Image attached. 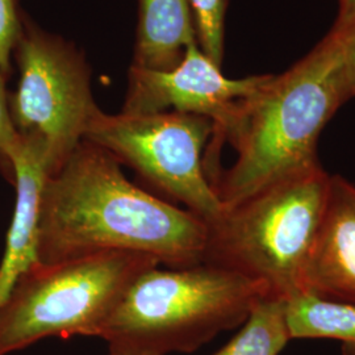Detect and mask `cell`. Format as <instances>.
<instances>
[{"label":"cell","mask_w":355,"mask_h":355,"mask_svg":"<svg viewBox=\"0 0 355 355\" xmlns=\"http://www.w3.org/2000/svg\"><path fill=\"white\" fill-rule=\"evenodd\" d=\"M208 224L132 183L111 153L83 140L46 175L38 207V258L54 263L108 252L145 254L168 268L204 263Z\"/></svg>","instance_id":"cell-1"},{"label":"cell","mask_w":355,"mask_h":355,"mask_svg":"<svg viewBox=\"0 0 355 355\" xmlns=\"http://www.w3.org/2000/svg\"><path fill=\"white\" fill-rule=\"evenodd\" d=\"M302 293L355 305V184L330 175L324 215L305 265Z\"/></svg>","instance_id":"cell-9"},{"label":"cell","mask_w":355,"mask_h":355,"mask_svg":"<svg viewBox=\"0 0 355 355\" xmlns=\"http://www.w3.org/2000/svg\"><path fill=\"white\" fill-rule=\"evenodd\" d=\"M266 76L230 79L192 42L170 70L129 67L125 101L120 112L149 114L182 112L207 117L214 124L204 154L207 177L214 183L221 173L220 150L242 103L262 86Z\"/></svg>","instance_id":"cell-8"},{"label":"cell","mask_w":355,"mask_h":355,"mask_svg":"<svg viewBox=\"0 0 355 355\" xmlns=\"http://www.w3.org/2000/svg\"><path fill=\"white\" fill-rule=\"evenodd\" d=\"M199 48L216 64L224 58V35L228 0H189Z\"/></svg>","instance_id":"cell-14"},{"label":"cell","mask_w":355,"mask_h":355,"mask_svg":"<svg viewBox=\"0 0 355 355\" xmlns=\"http://www.w3.org/2000/svg\"><path fill=\"white\" fill-rule=\"evenodd\" d=\"M11 164L16 202L0 262V306L6 303L20 278L40 262L38 207L41 189L48 175L40 148L20 136Z\"/></svg>","instance_id":"cell-10"},{"label":"cell","mask_w":355,"mask_h":355,"mask_svg":"<svg viewBox=\"0 0 355 355\" xmlns=\"http://www.w3.org/2000/svg\"><path fill=\"white\" fill-rule=\"evenodd\" d=\"M214 124L199 114L159 112L110 114L99 110L85 140L111 153L168 202L214 223L224 212L204 167Z\"/></svg>","instance_id":"cell-7"},{"label":"cell","mask_w":355,"mask_h":355,"mask_svg":"<svg viewBox=\"0 0 355 355\" xmlns=\"http://www.w3.org/2000/svg\"><path fill=\"white\" fill-rule=\"evenodd\" d=\"M340 35L343 36L341 89H343V101L346 102L350 98L355 96V28Z\"/></svg>","instance_id":"cell-17"},{"label":"cell","mask_w":355,"mask_h":355,"mask_svg":"<svg viewBox=\"0 0 355 355\" xmlns=\"http://www.w3.org/2000/svg\"><path fill=\"white\" fill-rule=\"evenodd\" d=\"M291 340H334L343 355H355V305L300 293L287 300Z\"/></svg>","instance_id":"cell-12"},{"label":"cell","mask_w":355,"mask_h":355,"mask_svg":"<svg viewBox=\"0 0 355 355\" xmlns=\"http://www.w3.org/2000/svg\"><path fill=\"white\" fill-rule=\"evenodd\" d=\"M290 341L287 300L266 295L255 304L240 331L214 355H279Z\"/></svg>","instance_id":"cell-13"},{"label":"cell","mask_w":355,"mask_h":355,"mask_svg":"<svg viewBox=\"0 0 355 355\" xmlns=\"http://www.w3.org/2000/svg\"><path fill=\"white\" fill-rule=\"evenodd\" d=\"M108 355H145V354H130V353H121V352H114V350H108Z\"/></svg>","instance_id":"cell-19"},{"label":"cell","mask_w":355,"mask_h":355,"mask_svg":"<svg viewBox=\"0 0 355 355\" xmlns=\"http://www.w3.org/2000/svg\"><path fill=\"white\" fill-rule=\"evenodd\" d=\"M157 266L150 255L127 252L38 262L0 306V355L49 337H99L133 282Z\"/></svg>","instance_id":"cell-5"},{"label":"cell","mask_w":355,"mask_h":355,"mask_svg":"<svg viewBox=\"0 0 355 355\" xmlns=\"http://www.w3.org/2000/svg\"><path fill=\"white\" fill-rule=\"evenodd\" d=\"M343 36L330 32L315 51L282 76H266L242 103L225 136L237 153L214 189L224 208L283 178L318 165V136L345 103Z\"/></svg>","instance_id":"cell-2"},{"label":"cell","mask_w":355,"mask_h":355,"mask_svg":"<svg viewBox=\"0 0 355 355\" xmlns=\"http://www.w3.org/2000/svg\"><path fill=\"white\" fill-rule=\"evenodd\" d=\"M329 183L330 174L318 164L224 208L208 224L204 263L262 283L271 296L300 295Z\"/></svg>","instance_id":"cell-4"},{"label":"cell","mask_w":355,"mask_h":355,"mask_svg":"<svg viewBox=\"0 0 355 355\" xmlns=\"http://www.w3.org/2000/svg\"><path fill=\"white\" fill-rule=\"evenodd\" d=\"M355 28V0H340V13L333 32L345 33Z\"/></svg>","instance_id":"cell-18"},{"label":"cell","mask_w":355,"mask_h":355,"mask_svg":"<svg viewBox=\"0 0 355 355\" xmlns=\"http://www.w3.org/2000/svg\"><path fill=\"white\" fill-rule=\"evenodd\" d=\"M4 85L6 79L0 76V170L8 180L13 182L11 158L19 142V135L13 125L8 94Z\"/></svg>","instance_id":"cell-16"},{"label":"cell","mask_w":355,"mask_h":355,"mask_svg":"<svg viewBox=\"0 0 355 355\" xmlns=\"http://www.w3.org/2000/svg\"><path fill=\"white\" fill-rule=\"evenodd\" d=\"M137 29L130 66L170 70L196 42L189 0H137Z\"/></svg>","instance_id":"cell-11"},{"label":"cell","mask_w":355,"mask_h":355,"mask_svg":"<svg viewBox=\"0 0 355 355\" xmlns=\"http://www.w3.org/2000/svg\"><path fill=\"white\" fill-rule=\"evenodd\" d=\"M24 16L19 0H0V76L4 79L11 76L13 51L21 33Z\"/></svg>","instance_id":"cell-15"},{"label":"cell","mask_w":355,"mask_h":355,"mask_svg":"<svg viewBox=\"0 0 355 355\" xmlns=\"http://www.w3.org/2000/svg\"><path fill=\"white\" fill-rule=\"evenodd\" d=\"M266 295L262 283L224 267H153L133 282L99 337L121 353H192L241 327Z\"/></svg>","instance_id":"cell-3"},{"label":"cell","mask_w":355,"mask_h":355,"mask_svg":"<svg viewBox=\"0 0 355 355\" xmlns=\"http://www.w3.org/2000/svg\"><path fill=\"white\" fill-rule=\"evenodd\" d=\"M13 57L19 66L17 89L8 95L13 125L20 137L37 145L51 175L85 140L101 110L92 94L91 69L73 42L26 16Z\"/></svg>","instance_id":"cell-6"}]
</instances>
